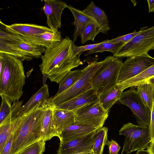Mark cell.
<instances>
[{
  "label": "cell",
  "mask_w": 154,
  "mask_h": 154,
  "mask_svg": "<svg viewBox=\"0 0 154 154\" xmlns=\"http://www.w3.org/2000/svg\"><path fill=\"white\" fill-rule=\"evenodd\" d=\"M98 128L85 125L72 124L61 132L58 138L60 144L82 137L96 131Z\"/></svg>",
  "instance_id": "2e32d148"
},
{
  "label": "cell",
  "mask_w": 154,
  "mask_h": 154,
  "mask_svg": "<svg viewBox=\"0 0 154 154\" xmlns=\"http://www.w3.org/2000/svg\"><path fill=\"white\" fill-rule=\"evenodd\" d=\"M147 27H143L141 32L122 45L113 56L129 57L148 54L154 50V26Z\"/></svg>",
  "instance_id": "8992f818"
},
{
  "label": "cell",
  "mask_w": 154,
  "mask_h": 154,
  "mask_svg": "<svg viewBox=\"0 0 154 154\" xmlns=\"http://www.w3.org/2000/svg\"><path fill=\"white\" fill-rule=\"evenodd\" d=\"M44 106H37L28 113L20 116L13 131L12 143L9 154H18L27 147L41 140Z\"/></svg>",
  "instance_id": "7a4b0ae2"
},
{
  "label": "cell",
  "mask_w": 154,
  "mask_h": 154,
  "mask_svg": "<svg viewBox=\"0 0 154 154\" xmlns=\"http://www.w3.org/2000/svg\"><path fill=\"white\" fill-rule=\"evenodd\" d=\"M108 128L104 127L98 128L93 137L92 151L94 154H103L108 140Z\"/></svg>",
  "instance_id": "484cf974"
},
{
  "label": "cell",
  "mask_w": 154,
  "mask_h": 154,
  "mask_svg": "<svg viewBox=\"0 0 154 154\" xmlns=\"http://www.w3.org/2000/svg\"><path fill=\"white\" fill-rule=\"evenodd\" d=\"M137 91L145 104L151 111L154 103V87L148 82L137 86Z\"/></svg>",
  "instance_id": "83f0119b"
},
{
  "label": "cell",
  "mask_w": 154,
  "mask_h": 154,
  "mask_svg": "<svg viewBox=\"0 0 154 154\" xmlns=\"http://www.w3.org/2000/svg\"><path fill=\"white\" fill-rule=\"evenodd\" d=\"M154 76V64L142 72L123 83L117 85L123 91L129 87H136L143 83Z\"/></svg>",
  "instance_id": "d4e9b609"
},
{
  "label": "cell",
  "mask_w": 154,
  "mask_h": 154,
  "mask_svg": "<svg viewBox=\"0 0 154 154\" xmlns=\"http://www.w3.org/2000/svg\"><path fill=\"white\" fill-rule=\"evenodd\" d=\"M0 26V40L16 46L34 58L41 57L45 50L44 47L36 44L20 35L8 32L1 23Z\"/></svg>",
  "instance_id": "8fae6325"
},
{
  "label": "cell",
  "mask_w": 154,
  "mask_h": 154,
  "mask_svg": "<svg viewBox=\"0 0 154 154\" xmlns=\"http://www.w3.org/2000/svg\"><path fill=\"white\" fill-rule=\"evenodd\" d=\"M82 11L97 25L100 32L105 34L107 33V31L110 29L107 17L104 11L97 6L93 1H91Z\"/></svg>",
  "instance_id": "ac0fdd59"
},
{
  "label": "cell",
  "mask_w": 154,
  "mask_h": 154,
  "mask_svg": "<svg viewBox=\"0 0 154 154\" xmlns=\"http://www.w3.org/2000/svg\"><path fill=\"white\" fill-rule=\"evenodd\" d=\"M13 131L9 137L2 150L0 152V154H9L12 143L13 135Z\"/></svg>",
  "instance_id": "8d00e7d4"
},
{
  "label": "cell",
  "mask_w": 154,
  "mask_h": 154,
  "mask_svg": "<svg viewBox=\"0 0 154 154\" xmlns=\"http://www.w3.org/2000/svg\"><path fill=\"white\" fill-rule=\"evenodd\" d=\"M56 106L49 99L44 106V116L41 132V139L45 141L57 136L53 119V114Z\"/></svg>",
  "instance_id": "e0dca14e"
},
{
  "label": "cell",
  "mask_w": 154,
  "mask_h": 154,
  "mask_svg": "<svg viewBox=\"0 0 154 154\" xmlns=\"http://www.w3.org/2000/svg\"><path fill=\"white\" fill-rule=\"evenodd\" d=\"M153 64L154 58L148 54L128 57L121 68L117 84L135 77Z\"/></svg>",
  "instance_id": "30bf717a"
},
{
  "label": "cell",
  "mask_w": 154,
  "mask_h": 154,
  "mask_svg": "<svg viewBox=\"0 0 154 154\" xmlns=\"http://www.w3.org/2000/svg\"><path fill=\"white\" fill-rule=\"evenodd\" d=\"M147 2L149 7V12H154V0H148Z\"/></svg>",
  "instance_id": "ab89813d"
},
{
  "label": "cell",
  "mask_w": 154,
  "mask_h": 154,
  "mask_svg": "<svg viewBox=\"0 0 154 154\" xmlns=\"http://www.w3.org/2000/svg\"><path fill=\"white\" fill-rule=\"evenodd\" d=\"M74 112V123L87 125L98 128L103 127L108 116V112L103 109L99 99L83 106Z\"/></svg>",
  "instance_id": "9c48e42d"
},
{
  "label": "cell",
  "mask_w": 154,
  "mask_h": 154,
  "mask_svg": "<svg viewBox=\"0 0 154 154\" xmlns=\"http://www.w3.org/2000/svg\"><path fill=\"white\" fill-rule=\"evenodd\" d=\"M73 43L66 36L55 47L45 48L39 66L43 75H46L51 81L59 83L72 69L83 64L79 57L73 53Z\"/></svg>",
  "instance_id": "6da1fadb"
},
{
  "label": "cell",
  "mask_w": 154,
  "mask_h": 154,
  "mask_svg": "<svg viewBox=\"0 0 154 154\" xmlns=\"http://www.w3.org/2000/svg\"><path fill=\"white\" fill-rule=\"evenodd\" d=\"M67 8L72 13L74 19L73 25L75 29L73 35L72 40L74 43L76 40L78 36H80L86 26L93 21L82 10L77 9L70 5H68Z\"/></svg>",
  "instance_id": "603a6c76"
},
{
  "label": "cell",
  "mask_w": 154,
  "mask_h": 154,
  "mask_svg": "<svg viewBox=\"0 0 154 154\" xmlns=\"http://www.w3.org/2000/svg\"><path fill=\"white\" fill-rule=\"evenodd\" d=\"M106 145L108 146L109 154H118L121 146L117 142L113 140H107Z\"/></svg>",
  "instance_id": "d590c367"
},
{
  "label": "cell",
  "mask_w": 154,
  "mask_h": 154,
  "mask_svg": "<svg viewBox=\"0 0 154 154\" xmlns=\"http://www.w3.org/2000/svg\"><path fill=\"white\" fill-rule=\"evenodd\" d=\"M24 38L46 49H50L55 47L63 39L61 33L59 31L48 32L32 37Z\"/></svg>",
  "instance_id": "7402d4cb"
},
{
  "label": "cell",
  "mask_w": 154,
  "mask_h": 154,
  "mask_svg": "<svg viewBox=\"0 0 154 154\" xmlns=\"http://www.w3.org/2000/svg\"><path fill=\"white\" fill-rule=\"evenodd\" d=\"M149 128L150 137L152 140L154 137V103L151 110L150 121Z\"/></svg>",
  "instance_id": "74e56055"
},
{
  "label": "cell",
  "mask_w": 154,
  "mask_h": 154,
  "mask_svg": "<svg viewBox=\"0 0 154 154\" xmlns=\"http://www.w3.org/2000/svg\"><path fill=\"white\" fill-rule=\"evenodd\" d=\"M2 102L0 110V123L7 117L11 109V103L9 102L4 96H1Z\"/></svg>",
  "instance_id": "d6a6232c"
},
{
  "label": "cell",
  "mask_w": 154,
  "mask_h": 154,
  "mask_svg": "<svg viewBox=\"0 0 154 154\" xmlns=\"http://www.w3.org/2000/svg\"><path fill=\"white\" fill-rule=\"evenodd\" d=\"M100 43V42L97 44H90L84 46H78L75 45L73 43L72 45L73 53L76 56L78 55L79 57L81 54L83 52L86 51L90 50L99 45Z\"/></svg>",
  "instance_id": "e575fe53"
},
{
  "label": "cell",
  "mask_w": 154,
  "mask_h": 154,
  "mask_svg": "<svg viewBox=\"0 0 154 154\" xmlns=\"http://www.w3.org/2000/svg\"><path fill=\"white\" fill-rule=\"evenodd\" d=\"M142 29L143 28L138 31L136 32V30H135L131 33H128L122 36H119L116 38L111 40H108V41L111 43H122L124 44L128 42L132 38L141 32Z\"/></svg>",
  "instance_id": "836d02e7"
},
{
  "label": "cell",
  "mask_w": 154,
  "mask_h": 154,
  "mask_svg": "<svg viewBox=\"0 0 154 154\" xmlns=\"http://www.w3.org/2000/svg\"><path fill=\"white\" fill-rule=\"evenodd\" d=\"M153 12L154 13V12Z\"/></svg>",
  "instance_id": "bcb514c9"
},
{
  "label": "cell",
  "mask_w": 154,
  "mask_h": 154,
  "mask_svg": "<svg viewBox=\"0 0 154 154\" xmlns=\"http://www.w3.org/2000/svg\"><path fill=\"white\" fill-rule=\"evenodd\" d=\"M131 1L132 3L134 6H135L137 4V2L135 0H131Z\"/></svg>",
  "instance_id": "ee69618b"
},
{
  "label": "cell",
  "mask_w": 154,
  "mask_h": 154,
  "mask_svg": "<svg viewBox=\"0 0 154 154\" xmlns=\"http://www.w3.org/2000/svg\"><path fill=\"white\" fill-rule=\"evenodd\" d=\"M0 95L10 102L22 96L26 77L22 61L9 54L0 52Z\"/></svg>",
  "instance_id": "3957f363"
},
{
  "label": "cell",
  "mask_w": 154,
  "mask_h": 154,
  "mask_svg": "<svg viewBox=\"0 0 154 154\" xmlns=\"http://www.w3.org/2000/svg\"><path fill=\"white\" fill-rule=\"evenodd\" d=\"M100 32L99 28L94 22L89 23L85 27L80 36L82 44L91 40L94 42L96 36Z\"/></svg>",
  "instance_id": "4dcf8cb0"
},
{
  "label": "cell",
  "mask_w": 154,
  "mask_h": 154,
  "mask_svg": "<svg viewBox=\"0 0 154 154\" xmlns=\"http://www.w3.org/2000/svg\"><path fill=\"white\" fill-rule=\"evenodd\" d=\"M146 150L148 154H154V137L151 140L149 145Z\"/></svg>",
  "instance_id": "f35d334b"
},
{
  "label": "cell",
  "mask_w": 154,
  "mask_h": 154,
  "mask_svg": "<svg viewBox=\"0 0 154 154\" xmlns=\"http://www.w3.org/2000/svg\"><path fill=\"white\" fill-rule=\"evenodd\" d=\"M90 59L87 60L88 65L82 69V74L78 80L62 93L49 98L51 103L55 106L58 105L92 88V77L102 66L103 61H98L97 57Z\"/></svg>",
  "instance_id": "5b68a950"
},
{
  "label": "cell",
  "mask_w": 154,
  "mask_h": 154,
  "mask_svg": "<svg viewBox=\"0 0 154 154\" xmlns=\"http://www.w3.org/2000/svg\"><path fill=\"white\" fill-rule=\"evenodd\" d=\"M43 10L47 17L48 26L52 32L58 31L61 26V17L63 10L67 8L65 2L59 0H44Z\"/></svg>",
  "instance_id": "7c38bea8"
},
{
  "label": "cell",
  "mask_w": 154,
  "mask_h": 154,
  "mask_svg": "<svg viewBox=\"0 0 154 154\" xmlns=\"http://www.w3.org/2000/svg\"><path fill=\"white\" fill-rule=\"evenodd\" d=\"M92 152H91L88 151L82 152H77L74 154H89L91 153Z\"/></svg>",
  "instance_id": "7bdbcfd3"
},
{
  "label": "cell",
  "mask_w": 154,
  "mask_h": 154,
  "mask_svg": "<svg viewBox=\"0 0 154 154\" xmlns=\"http://www.w3.org/2000/svg\"><path fill=\"white\" fill-rule=\"evenodd\" d=\"M124 44L122 43H113L109 42L106 40L101 42L100 44L94 48L89 50L85 56L91 55L97 52L102 53L103 51H108L112 53L114 55L118 49Z\"/></svg>",
  "instance_id": "f546056e"
},
{
  "label": "cell",
  "mask_w": 154,
  "mask_h": 154,
  "mask_svg": "<svg viewBox=\"0 0 154 154\" xmlns=\"http://www.w3.org/2000/svg\"><path fill=\"white\" fill-rule=\"evenodd\" d=\"M123 91L117 85L99 96L100 103L106 111L109 112L110 108L119 100Z\"/></svg>",
  "instance_id": "cb8c5ba5"
},
{
  "label": "cell",
  "mask_w": 154,
  "mask_h": 154,
  "mask_svg": "<svg viewBox=\"0 0 154 154\" xmlns=\"http://www.w3.org/2000/svg\"><path fill=\"white\" fill-rule=\"evenodd\" d=\"M0 52L12 55L22 61H30L34 58L31 56L18 48L1 40Z\"/></svg>",
  "instance_id": "4316f807"
},
{
  "label": "cell",
  "mask_w": 154,
  "mask_h": 154,
  "mask_svg": "<svg viewBox=\"0 0 154 154\" xmlns=\"http://www.w3.org/2000/svg\"><path fill=\"white\" fill-rule=\"evenodd\" d=\"M131 88L122 93L118 101L131 109L138 125L149 127L151 111L144 103L137 89L133 87Z\"/></svg>",
  "instance_id": "ba28073f"
},
{
  "label": "cell",
  "mask_w": 154,
  "mask_h": 154,
  "mask_svg": "<svg viewBox=\"0 0 154 154\" xmlns=\"http://www.w3.org/2000/svg\"><path fill=\"white\" fill-rule=\"evenodd\" d=\"M123 63L121 60L113 56H107L103 60L102 66L93 75L91 82L92 88L99 96L117 85Z\"/></svg>",
  "instance_id": "277c9868"
},
{
  "label": "cell",
  "mask_w": 154,
  "mask_h": 154,
  "mask_svg": "<svg viewBox=\"0 0 154 154\" xmlns=\"http://www.w3.org/2000/svg\"><path fill=\"white\" fill-rule=\"evenodd\" d=\"M154 87V76L149 79L147 81Z\"/></svg>",
  "instance_id": "b9f144b4"
},
{
  "label": "cell",
  "mask_w": 154,
  "mask_h": 154,
  "mask_svg": "<svg viewBox=\"0 0 154 154\" xmlns=\"http://www.w3.org/2000/svg\"><path fill=\"white\" fill-rule=\"evenodd\" d=\"M53 119L57 137H58L63 130L74 123L75 114L73 111L58 109L56 106Z\"/></svg>",
  "instance_id": "44dd1931"
},
{
  "label": "cell",
  "mask_w": 154,
  "mask_h": 154,
  "mask_svg": "<svg viewBox=\"0 0 154 154\" xmlns=\"http://www.w3.org/2000/svg\"><path fill=\"white\" fill-rule=\"evenodd\" d=\"M95 131L65 143H60L57 154H74L85 151L92 152L93 137Z\"/></svg>",
  "instance_id": "4fadbf2b"
},
{
  "label": "cell",
  "mask_w": 154,
  "mask_h": 154,
  "mask_svg": "<svg viewBox=\"0 0 154 154\" xmlns=\"http://www.w3.org/2000/svg\"><path fill=\"white\" fill-rule=\"evenodd\" d=\"M135 154H148L146 150H143L137 151Z\"/></svg>",
  "instance_id": "60d3db41"
},
{
  "label": "cell",
  "mask_w": 154,
  "mask_h": 154,
  "mask_svg": "<svg viewBox=\"0 0 154 154\" xmlns=\"http://www.w3.org/2000/svg\"><path fill=\"white\" fill-rule=\"evenodd\" d=\"M0 22L7 31L23 37H32L45 32H52L48 27L35 24L15 23L8 25L1 21Z\"/></svg>",
  "instance_id": "5bb4252c"
},
{
  "label": "cell",
  "mask_w": 154,
  "mask_h": 154,
  "mask_svg": "<svg viewBox=\"0 0 154 154\" xmlns=\"http://www.w3.org/2000/svg\"><path fill=\"white\" fill-rule=\"evenodd\" d=\"M119 134L125 136L122 152L127 154L147 149L151 140L149 127L129 122L122 126Z\"/></svg>",
  "instance_id": "52a82bcc"
},
{
  "label": "cell",
  "mask_w": 154,
  "mask_h": 154,
  "mask_svg": "<svg viewBox=\"0 0 154 154\" xmlns=\"http://www.w3.org/2000/svg\"><path fill=\"white\" fill-rule=\"evenodd\" d=\"M19 116L17 111L12 108L8 115L0 123V152L13 132Z\"/></svg>",
  "instance_id": "ffe728a7"
},
{
  "label": "cell",
  "mask_w": 154,
  "mask_h": 154,
  "mask_svg": "<svg viewBox=\"0 0 154 154\" xmlns=\"http://www.w3.org/2000/svg\"><path fill=\"white\" fill-rule=\"evenodd\" d=\"M45 141L39 140L27 147L18 154H43L45 150Z\"/></svg>",
  "instance_id": "1f68e13d"
},
{
  "label": "cell",
  "mask_w": 154,
  "mask_h": 154,
  "mask_svg": "<svg viewBox=\"0 0 154 154\" xmlns=\"http://www.w3.org/2000/svg\"><path fill=\"white\" fill-rule=\"evenodd\" d=\"M82 72V69L69 71L59 83V89L56 94L62 93L73 85L79 79Z\"/></svg>",
  "instance_id": "f1b7e54d"
},
{
  "label": "cell",
  "mask_w": 154,
  "mask_h": 154,
  "mask_svg": "<svg viewBox=\"0 0 154 154\" xmlns=\"http://www.w3.org/2000/svg\"><path fill=\"white\" fill-rule=\"evenodd\" d=\"M99 99V96L96 92L92 88L56 106L58 109L74 112L83 106L94 102Z\"/></svg>",
  "instance_id": "9a60e30c"
},
{
  "label": "cell",
  "mask_w": 154,
  "mask_h": 154,
  "mask_svg": "<svg viewBox=\"0 0 154 154\" xmlns=\"http://www.w3.org/2000/svg\"><path fill=\"white\" fill-rule=\"evenodd\" d=\"M122 153H123V152H122L121 154H122Z\"/></svg>",
  "instance_id": "f6af8a7d"
},
{
  "label": "cell",
  "mask_w": 154,
  "mask_h": 154,
  "mask_svg": "<svg viewBox=\"0 0 154 154\" xmlns=\"http://www.w3.org/2000/svg\"><path fill=\"white\" fill-rule=\"evenodd\" d=\"M49 97L48 86L46 84L44 85L22 106L19 112L18 116H21L28 113L37 106H45Z\"/></svg>",
  "instance_id": "d6986e66"
}]
</instances>
